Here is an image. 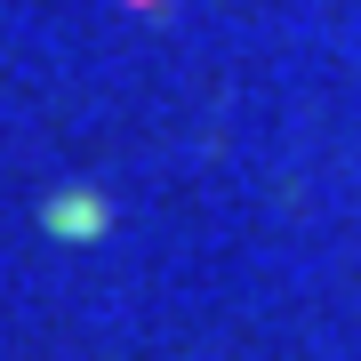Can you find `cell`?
<instances>
[{
    "label": "cell",
    "mask_w": 361,
    "mask_h": 361,
    "mask_svg": "<svg viewBox=\"0 0 361 361\" xmlns=\"http://www.w3.org/2000/svg\"><path fill=\"white\" fill-rule=\"evenodd\" d=\"M49 225H56V233H97L104 217H97V201H56V209H49Z\"/></svg>",
    "instance_id": "cell-1"
}]
</instances>
